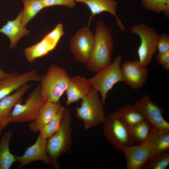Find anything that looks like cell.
<instances>
[{
	"mask_svg": "<svg viewBox=\"0 0 169 169\" xmlns=\"http://www.w3.org/2000/svg\"><path fill=\"white\" fill-rule=\"evenodd\" d=\"M169 165V151L152 156L143 169H165Z\"/></svg>",
	"mask_w": 169,
	"mask_h": 169,
	"instance_id": "cell-28",
	"label": "cell"
},
{
	"mask_svg": "<svg viewBox=\"0 0 169 169\" xmlns=\"http://www.w3.org/2000/svg\"><path fill=\"white\" fill-rule=\"evenodd\" d=\"M2 130H3L2 129V128H1V127H0V137L1 134H2Z\"/></svg>",
	"mask_w": 169,
	"mask_h": 169,
	"instance_id": "cell-33",
	"label": "cell"
},
{
	"mask_svg": "<svg viewBox=\"0 0 169 169\" xmlns=\"http://www.w3.org/2000/svg\"><path fill=\"white\" fill-rule=\"evenodd\" d=\"M115 111L130 128L146 120L134 105H125Z\"/></svg>",
	"mask_w": 169,
	"mask_h": 169,
	"instance_id": "cell-23",
	"label": "cell"
},
{
	"mask_svg": "<svg viewBox=\"0 0 169 169\" xmlns=\"http://www.w3.org/2000/svg\"><path fill=\"white\" fill-rule=\"evenodd\" d=\"M122 59L120 55H117L112 63L96 72L95 75L89 79L92 88L100 93L104 105L109 91L117 83L123 82L121 71Z\"/></svg>",
	"mask_w": 169,
	"mask_h": 169,
	"instance_id": "cell-6",
	"label": "cell"
},
{
	"mask_svg": "<svg viewBox=\"0 0 169 169\" xmlns=\"http://www.w3.org/2000/svg\"><path fill=\"white\" fill-rule=\"evenodd\" d=\"M22 16L21 11L14 20L8 21L6 23L0 28V33L7 36L10 40V49H15L20 39L30 33L26 26L22 23Z\"/></svg>",
	"mask_w": 169,
	"mask_h": 169,
	"instance_id": "cell-20",
	"label": "cell"
},
{
	"mask_svg": "<svg viewBox=\"0 0 169 169\" xmlns=\"http://www.w3.org/2000/svg\"><path fill=\"white\" fill-rule=\"evenodd\" d=\"M103 124L104 136L115 149L122 152L126 148L135 144L130 127L116 111L106 117Z\"/></svg>",
	"mask_w": 169,
	"mask_h": 169,
	"instance_id": "cell-3",
	"label": "cell"
},
{
	"mask_svg": "<svg viewBox=\"0 0 169 169\" xmlns=\"http://www.w3.org/2000/svg\"><path fill=\"white\" fill-rule=\"evenodd\" d=\"M75 2L86 4L90 10L91 15L89 18L88 26H90L93 17L104 12H108L115 18L120 29L124 31L126 28L116 14L117 2L114 0H74Z\"/></svg>",
	"mask_w": 169,
	"mask_h": 169,
	"instance_id": "cell-18",
	"label": "cell"
},
{
	"mask_svg": "<svg viewBox=\"0 0 169 169\" xmlns=\"http://www.w3.org/2000/svg\"><path fill=\"white\" fill-rule=\"evenodd\" d=\"M46 102L41 94L40 83L30 92L24 103H17L13 109L10 122H31L38 116Z\"/></svg>",
	"mask_w": 169,
	"mask_h": 169,
	"instance_id": "cell-8",
	"label": "cell"
},
{
	"mask_svg": "<svg viewBox=\"0 0 169 169\" xmlns=\"http://www.w3.org/2000/svg\"><path fill=\"white\" fill-rule=\"evenodd\" d=\"M141 4L147 10L156 13L163 12L169 18V0H141Z\"/></svg>",
	"mask_w": 169,
	"mask_h": 169,
	"instance_id": "cell-27",
	"label": "cell"
},
{
	"mask_svg": "<svg viewBox=\"0 0 169 169\" xmlns=\"http://www.w3.org/2000/svg\"><path fill=\"white\" fill-rule=\"evenodd\" d=\"M158 53H163L169 52V35L163 33L160 35L157 44Z\"/></svg>",
	"mask_w": 169,
	"mask_h": 169,
	"instance_id": "cell-30",
	"label": "cell"
},
{
	"mask_svg": "<svg viewBox=\"0 0 169 169\" xmlns=\"http://www.w3.org/2000/svg\"><path fill=\"white\" fill-rule=\"evenodd\" d=\"M47 140L42 138L39 135L35 143L26 150L23 155L21 156L14 155L16 161L20 163L17 168H21L36 161L51 165V160L47 150Z\"/></svg>",
	"mask_w": 169,
	"mask_h": 169,
	"instance_id": "cell-14",
	"label": "cell"
},
{
	"mask_svg": "<svg viewBox=\"0 0 169 169\" xmlns=\"http://www.w3.org/2000/svg\"><path fill=\"white\" fill-rule=\"evenodd\" d=\"M72 121L70 109L65 108L59 129L47 140V150L51 160L50 165L54 169L60 168L58 161V158L68 152L71 147Z\"/></svg>",
	"mask_w": 169,
	"mask_h": 169,
	"instance_id": "cell-2",
	"label": "cell"
},
{
	"mask_svg": "<svg viewBox=\"0 0 169 169\" xmlns=\"http://www.w3.org/2000/svg\"><path fill=\"white\" fill-rule=\"evenodd\" d=\"M31 85L25 84L12 94L0 100V126L2 130L10 123V116L13 108L22 99L25 94L31 87Z\"/></svg>",
	"mask_w": 169,
	"mask_h": 169,
	"instance_id": "cell-15",
	"label": "cell"
},
{
	"mask_svg": "<svg viewBox=\"0 0 169 169\" xmlns=\"http://www.w3.org/2000/svg\"><path fill=\"white\" fill-rule=\"evenodd\" d=\"M94 39L92 54L86 64L89 70L96 72L111 63L113 49L111 31L103 21L97 22Z\"/></svg>",
	"mask_w": 169,
	"mask_h": 169,
	"instance_id": "cell-1",
	"label": "cell"
},
{
	"mask_svg": "<svg viewBox=\"0 0 169 169\" xmlns=\"http://www.w3.org/2000/svg\"><path fill=\"white\" fill-rule=\"evenodd\" d=\"M64 33L63 25L60 23L57 24L39 42L25 48L24 53L27 60L29 62L32 63L36 59L43 57L53 51Z\"/></svg>",
	"mask_w": 169,
	"mask_h": 169,
	"instance_id": "cell-9",
	"label": "cell"
},
{
	"mask_svg": "<svg viewBox=\"0 0 169 169\" xmlns=\"http://www.w3.org/2000/svg\"><path fill=\"white\" fill-rule=\"evenodd\" d=\"M63 106L59 102H47L36 118L29 124L30 131L36 133L49 123L56 115Z\"/></svg>",
	"mask_w": 169,
	"mask_h": 169,
	"instance_id": "cell-21",
	"label": "cell"
},
{
	"mask_svg": "<svg viewBox=\"0 0 169 169\" xmlns=\"http://www.w3.org/2000/svg\"><path fill=\"white\" fill-rule=\"evenodd\" d=\"M64 108L62 106L54 118L39 131V135L42 138L47 139L59 130L62 122Z\"/></svg>",
	"mask_w": 169,
	"mask_h": 169,
	"instance_id": "cell-25",
	"label": "cell"
},
{
	"mask_svg": "<svg viewBox=\"0 0 169 169\" xmlns=\"http://www.w3.org/2000/svg\"><path fill=\"white\" fill-rule=\"evenodd\" d=\"M121 71L123 82L134 89L142 87L148 79V69L138 60L126 61L121 65Z\"/></svg>",
	"mask_w": 169,
	"mask_h": 169,
	"instance_id": "cell-12",
	"label": "cell"
},
{
	"mask_svg": "<svg viewBox=\"0 0 169 169\" xmlns=\"http://www.w3.org/2000/svg\"><path fill=\"white\" fill-rule=\"evenodd\" d=\"M156 59L158 64L161 65L165 70H169V52L158 53L156 56Z\"/></svg>",
	"mask_w": 169,
	"mask_h": 169,
	"instance_id": "cell-31",
	"label": "cell"
},
{
	"mask_svg": "<svg viewBox=\"0 0 169 169\" xmlns=\"http://www.w3.org/2000/svg\"><path fill=\"white\" fill-rule=\"evenodd\" d=\"M70 77L65 70L56 64L51 65L41 76V94L45 101L56 102L65 92Z\"/></svg>",
	"mask_w": 169,
	"mask_h": 169,
	"instance_id": "cell-4",
	"label": "cell"
},
{
	"mask_svg": "<svg viewBox=\"0 0 169 169\" xmlns=\"http://www.w3.org/2000/svg\"><path fill=\"white\" fill-rule=\"evenodd\" d=\"M89 27L88 26L79 29L70 43V50L74 58L86 64L91 57L95 43L94 35Z\"/></svg>",
	"mask_w": 169,
	"mask_h": 169,
	"instance_id": "cell-10",
	"label": "cell"
},
{
	"mask_svg": "<svg viewBox=\"0 0 169 169\" xmlns=\"http://www.w3.org/2000/svg\"><path fill=\"white\" fill-rule=\"evenodd\" d=\"M41 76L35 69L19 74L13 72L0 79V100L30 81L40 82Z\"/></svg>",
	"mask_w": 169,
	"mask_h": 169,
	"instance_id": "cell-13",
	"label": "cell"
},
{
	"mask_svg": "<svg viewBox=\"0 0 169 169\" xmlns=\"http://www.w3.org/2000/svg\"><path fill=\"white\" fill-rule=\"evenodd\" d=\"M92 88L89 79L80 76L70 77L65 91L67 96L66 105H69L82 99Z\"/></svg>",
	"mask_w": 169,
	"mask_h": 169,
	"instance_id": "cell-17",
	"label": "cell"
},
{
	"mask_svg": "<svg viewBox=\"0 0 169 169\" xmlns=\"http://www.w3.org/2000/svg\"><path fill=\"white\" fill-rule=\"evenodd\" d=\"M152 127L169 131V123L163 118L164 110L155 103L147 95H144L134 105Z\"/></svg>",
	"mask_w": 169,
	"mask_h": 169,
	"instance_id": "cell-11",
	"label": "cell"
},
{
	"mask_svg": "<svg viewBox=\"0 0 169 169\" xmlns=\"http://www.w3.org/2000/svg\"><path fill=\"white\" fill-rule=\"evenodd\" d=\"M152 127L146 120L131 127V135L135 143H143L147 137Z\"/></svg>",
	"mask_w": 169,
	"mask_h": 169,
	"instance_id": "cell-26",
	"label": "cell"
},
{
	"mask_svg": "<svg viewBox=\"0 0 169 169\" xmlns=\"http://www.w3.org/2000/svg\"><path fill=\"white\" fill-rule=\"evenodd\" d=\"M9 74L0 68V79L7 76Z\"/></svg>",
	"mask_w": 169,
	"mask_h": 169,
	"instance_id": "cell-32",
	"label": "cell"
},
{
	"mask_svg": "<svg viewBox=\"0 0 169 169\" xmlns=\"http://www.w3.org/2000/svg\"><path fill=\"white\" fill-rule=\"evenodd\" d=\"M23 4L22 22L26 26L41 10L44 8L40 0H22Z\"/></svg>",
	"mask_w": 169,
	"mask_h": 169,
	"instance_id": "cell-24",
	"label": "cell"
},
{
	"mask_svg": "<svg viewBox=\"0 0 169 169\" xmlns=\"http://www.w3.org/2000/svg\"><path fill=\"white\" fill-rule=\"evenodd\" d=\"M45 8L54 6H63L73 8L75 6L74 0H40Z\"/></svg>",
	"mask_w": 169,
	"mask_h": 169,
	"instance_id": "cell-29",
	"label": "cell"
},
{
	"mask_svg": "<svg viewBox=\"0 0 169 169\" xmlns=\"http://www.w3.org/2000/svg\"><path fill=\"white\" fill-rule=\"evenodd\" d=\"M127 169H141L153 156L149 149L143 144L127 147L122 151Z\"/></svg>",
	"mask_w": 169,
	"mask_h": 169,
	"instance_id": "cell-16",
	"label": "cell"
},
{
	"mask_svg": "<svg viewBox=\"0 0 169 169\" xmlns=\"http://www.w3.org/2000/svg\"><path fill=\"white\" fill-rule=\"evenodd\" d=\"M13 136L12 131L4 133L0 141V169H9L16 161L14 155L11 154L9 143Z\"/></svg>",
	"mask_w": 169,
	"mask_h": 169,
	"instance_id": "cell-22",
	"label": "cell"
},
{
	"mask_svg": "<svg viewBox=\"0 0 169 169\" xmlns=\"http://www.w3.org/2000/svg\"><path fill=\"white\" fill-rule=\"evenodd\" d=\"M130 30L138 35L140 39L141 43L137 50L138 60L147 67L152 62L157 50V44L160 35L153 28L144 23L137 24Z\"/></svg>",
	"mask_w": 169,
	"mask_h": 169,
	"instance_id": "cell-7",
	"label": "cell"
},
{
	"mask_svg": "<svg viewBox=\"0 0 169 169\" xmlns=\"http://www.w3.org/2000/svg\"><path fill=\"white\" fill-rule=\"evenodd\" d=\"M141 144L149 149L153 156L169 151V131L152 127L147 137Z\"/></svg>",
	"mask_w": 169,
	"mask_h": 169,
	"instance_id": "cell-19",
	"label": "cell"
},
{
	"mask_svg": "<svg viewBox=\"0 0 169 169\" xmlns=\"http://www.w3.org/2000/svg\"><path fill=\"white\" fill-rule=\"evenodd\" d=\"M98 92L92 88L76 109V116L82 121L86 130L103 124L106 118L103 105Z\"/></svg>",
	"mask_w": 169,
	"mask_h": 169,
	"instance_id": "cell-5",
	"label": "cell"
}]
</instances>
